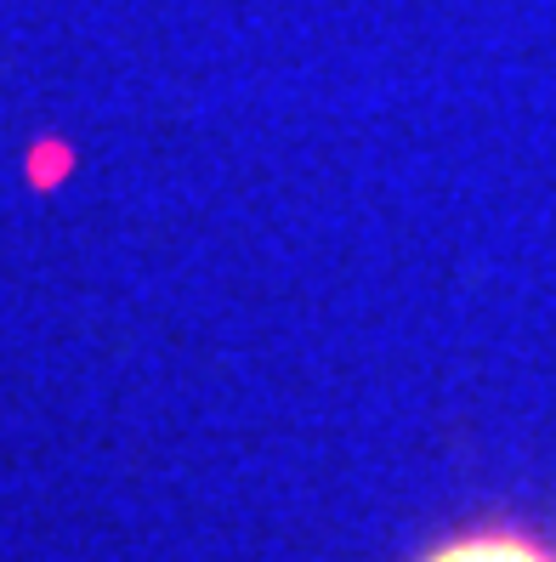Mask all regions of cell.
<instances>
[{
  "mask_svg": "<svg viewBox=\"0 0 556 562\" xmlns=\"http://www.w3.org/2000/svg\"><path fill=\"white\" fill-rule=\"evenodd\" d=\"M432 562H551L545 551H534V546H522V540H466V546H449V551H438Z\"/></svg>",
  "mask_w": 556,
  "mask_h": 562,
  "instance_id": "obj_1",
  "label": "cell"
}]
</instances>
